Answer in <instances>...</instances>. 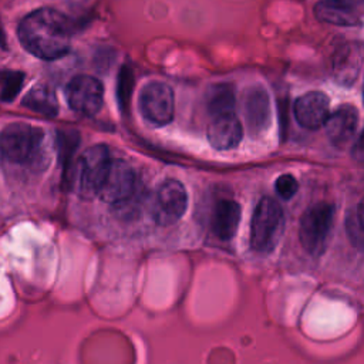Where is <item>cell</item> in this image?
I'll list each match as a JSON object with an SVG mask.
<instances>
[{"instance_id":"6da1fadb","label":"cell","mask_w":364,"mask_h":364,"mask_svg":"<svg viewBox=\"0 0 364 364\" xmlns=\"http://www.w3.org/2000/svg\"><path fill=\"white\" fill-rule=\"evenodd\" d=\"M18 40L26 51L41 60H57L71 46V23L60 11L48 7L27 14L17 28Z\"/></svg>"},{"instance_id":"7a4b0ae2","label":"cell","mask_w":364,"mask_h":364,"mask_svg":"<svg viewBox=\"0 0 364 364\" xmlns=\"http://www.w3.org/2000/svg\"><path fill=\"white\" fill-rule=\"evenodd\" d=\"M0 154L11 164H40L44 154V131L27 122L6 125L0 131Z\"/></svg>"},{"instance_id":"3957f363","label":"cell","mask_w":364,"mask_h":364,"mask_svg":"<svg viewBox=\"0 0 364 364\" xmlns=\"http://www.w3.org/2000/svg\"><path fill=\"white\" fill-rule=\"evenodd\" d=\"M284 229V215L280 203L272 196L262 198L252 216L250 246L257 253H270L279 243Z\"/></svg>"},{"instance_id":"277c9868","label":"cell","mask_w":364,"mask_h":364,"mask_svg":"<svg viewBox=\"0 0 364 364\" xmlns=\"http://www.w3.org/2000/svg\"><path fill=\"white\" fill-rule=\"evenodd\" d=\"M111 164V155L105 145L97 144L87 148L74 165L71 182L73 188L84 199L94 198L104 182Z\"/></svg>"},{"instance_id":"5b68a950","label":"cell","mask_w":364,"mask_h":364,"mask_svg":"<svg viewBox=\"0 0 364 364\" xmlns=\"http://www.w3.org/2000/svg\"><path fill=\"white\" fill-rule=\"evenodd\" d=\"M334 219V208L328 202H318L304 210L300 226L299 239L303 249L317 256L320 255L328 240Z\"/></svg>"},{"instance_id":"8992f818","label":"cell","mask_w":364,"mask_h":364,"mask_svg":"<svg viewBox=\"0 0 364 364\" xmlns=\"http://www.w3.org/2000/svg\"><path fill=\"white\" fill-rule=\"evenodd\" d=\"M186 206L188 195L185 186L176 179H166L156 188L152 198L151 215L156 225L169 226L183 216Z\"/></svg>"},{"instance_id":"52a82bcc","label":"cell","mask_w":364,"mask_h":364,"mask_svg":"<svg viewBox=\"0 0 364 364\" xmlns=\"http://www.w3.org/2000/svg\"><path fill=\"white\" fill-rule=\"evenodd\" d=\"M139 109L154 125H166L173 119L175 98L172 88L161 81L148 82L139 94Z\"/></svg>"},{"instance_id":"ba28073f","label":"cell","mask_w":364,"mask_h":364,"mask_svg":"<svg viewBox=\"0 0 364 364\" xmlns=\"http://www.w3.org/2000/svg\"><path fill=\"white\" fill-rule=\"evenodd\" d=\"M65 97L73 111L91 117L95 115L102 107L104 88L95 77L80 74L73 77L67 84Z\"/></svg>"},{"instance_id":"9c48e42d","label":"cell","mask_w":364,"mask_h":364,"mask_svg":"<svg viewBox=\"0 0 364 364\" xmlns=\"http://www.w3.org/2000/svg\"><path fill=\"white\" fill-rule=\"evenodd\" d=\"M138 182L136 173L128 162L122 159H111L98 196L101 200L117 206L135 191Z\"/></svg>"},{"instance_id":"30bf717a","label":"cell","mask_w":364,"mask_h":364,"mask_svg":"<svg viewBox=\"0 0 364 364\" xmlns=\"http://www.w3.org/2000/svg\"><path fill=\"white\" fill-rule=\"evenodd\" d=\"M363 13L364 0H320L314 7L318 20L343 27L361 24Z\"/></svg>"},{"instance_id":"8fae6325","label":"cell","mask_w":364,"mask_h":364,"mask_svg":"<svg viewBox=\"0 0 364 364\" xmlns=\"http://www.w3.org/2000/svg\"><path fill=\"white\" fill-rule=\"evenodd\" d=\"M243 109L245 119L252 135H260L269 128L272 119V107L264 87L253 85L247 88L243 98Z\"/></svg>"},{"instance_id":"7c38bea8","label":"cell","mask_w":364,"mask_h":364,"mask_svg":"<svg viewBox=\"0 0 364 364\" xmlns=\"http://www.w3.org/2000/svg\"><path fill=\"white\" fill-rule=\"evenodd\" d=\"M294 118L306 129H317L324 125L330 114V100L321 91H309L294 102Z\"/></svg>"},{"instance_id":"4fadbf2b","label":"cell","mask_w":364,"mask_h":364,"mask_svg":"<svg viewBox=\"0 0 364 364\" xmlns=\"http://www.w3.org/2000/svg\"><path fill=\"white\" fill-rule=\"evenodd\" d=\"M206 135L209 144L215 149L226 151L239 145L242 141L243 129L235 111H230L212 115Z\"/></svg>"},{"instance_id":"5bb4252c","label":"cell","mask_w":364,"mask_h":364,"mask_svg":"<svg viewBox=\"0 0 364 364\" xmlns=\"http://www.w3.org/2000/svg\"><path fill=\"white\" fill-rule=\"evenodd\" d=\"M358 125V109L353 104H343L328 114L324 128L334 146H346L353 141Z\"/></svg>"},{"instance_id":"9a60e30c","label":"cell","mask_w":364,"mask_h":364,"mask_svg":"<svg viewBox=\"0 0 364 364\" xmlns=\"http://www.w3.org/2000/svg\"><path fill=\"white\" fill-rule=\"evenodd\" d=\"M361 68V46L358 43H347L341 46L333 58V75L337 82L351 85L360 74Z\"/></svg>"},{"instance_id":"2e32d148","label":"cell","mask_w":364,"mask_h":364,"mask_svg":"<svg viewBox=\"0 0 364 364\" xmlns=\"http://www.w3.org/2000/svg\"><path fill=\"white\" fill-rule=\"evenodd\" d=\"M240 222V206L233 199H220L216 202L212 216V233L220 240H229L235 236Z\"/></svg>"},{"instance_id":"e0dca14e","label":"cell","mask_w":364,"mask_h":364,"mask_svg":"<svg viewBox=\"0 0 364 364\" xmlns=\"http://www.w3.org/2000/svg\"><path fill=\"white\" fill-rule=\"evenodd\" d=\"M21 104L26 108L46 117H55L58 114V101L55 92L46 84H38L33 87L26 94Z\"/></svg>"},{"instance_id":"ac0fdd59","label":"cell","mask_w":364,"mask_h":364,"mask_svg":"<svg viewBox=\"0 0 364 364\" xmlns=\"http://www.w3.org/2000/svg\"><path fill=\"white\" fill-rule=\"evenodd\" d=\"M208 111L212 115L235 111V92L229 84H216L208 94Z\"/></svg>"},{"instance_id":"d6986e66","label":"cell","mask_w":364,"mask_h":364,"mask_svg":"<svg viewBox=\"0 0 364 364\" xmlns=\"http://www.w3.org/2000/svg\"><path fill=\"white\" fill-rule=\"evenodd\" d=\"M363 202L358 200L357 205L348 210L346 216V232L351 245L357 249L363 247L364 242V228H363Z\"/></svg>"},{"instance_id":"ffe728a7","label":"cell","mask_w":364,"mask_h":364,"mask_svg":"<svg viewBox=\"0 0 364 364\" xmlns=\"http://www.w3.org/2000/svg\"><path fill=\"white\" fill-rule=\"evenodd\" d=\"M24 82L21 71H0V101L13 102Z\"/></svg>"},{"instance_id":"44dd1931","label":"cell","mask_w":364,"mask_h":364,"mask_svg":"<svg viewBox=\"0 0 364 364\" xmlns=\"http://www.w3.org/2000/svg\"><path fill=\"white\" fill-rule=\"evenodd\" d=\"M276 192L277 195L284 199V200H289L294 196V193L297 192V181L294 179L293 175L290 173H284V175H280L277 179H276Z\"/></svg>"},{"instance_id":"7402d4cb","label":"cell","mask_w":364,"mask_h":364,"mask_svg":"<svg viewBox=\"0 0 364 364\" xmlns=\"http://www.w3.org/2000/svg\"><path fill=\"white\" fill-rule=\"evenodd\" d=\"M78 136L74 132H60L58 134V146H60V156L64 164L70 162V156L77 146Z\"/></svg>"},{"instance_id":"603a6c76","label":"cell","mask_w":364,"mask_h":364,"mask_svg":"<svg viewBox=\"0 0 364 364\" xmlns=\"http://www.w3.org/2000/svg\"><path fill=\"white\" fill-rule=\"evenodd\" d=\"M0 47L3 50L7 48V38H6V33H4V28L1 26V23H0Z\"/></svg>"}]
</instances>
